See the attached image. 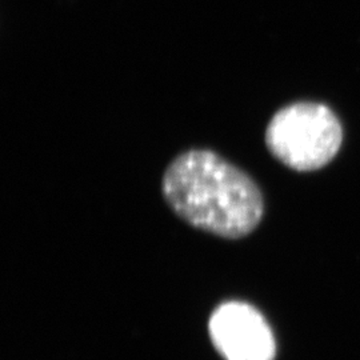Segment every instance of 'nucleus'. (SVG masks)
I'll use <instances>...</instances> for the list:
<instances>
[{
    "label": "nucleus",
    "instance_id": "obj_2",
    "mask_svg": "<svg viewBox=\"0 0 360 360\" xmlns=\"http://www.w3.org/2000/svg\"><path fill=\"white\" fill-rule=\"evenodd\" d=\"M342 126L324 104L300 102L279 110L266 129V144L279 162L296 171L326 166L340 148Z\"/></svg>",
    "mask_w": 360,
    "mask_h": 360
},
{
    "label": "nucleus",
    "instance_id": "obj_3",
    "mask_svg": "<svg viewBox=\"0 0 360 360\" xmlns=\"http://www.w3.org/2000/svg\"><path fill=\"white\" fill-rule=\"evenodd\" d=\"M214 347L226 360H274L276 343L270 326L255 307L227 302L215 309L208 322Z\"/></svg>",
    "mask_w": 360,
    "mask_h": 360
},
{
    "label": "nucleus",
    "instance_id": "obj_1",
    "mask_svg": "<svg viewBox=\"0 0 360 360\" xmlns=\"http://www.w3.org/2000/svg\"><path fill=\"white\" fill-rule=\"evenodd\" d=\"M162 190L168 206L184 221L227 239L254 231L264 211L257 183L208 150H191L174 159Z\"/></svg>",
    "mask_w": 360,
    "mask_h": 360
}]
</instances>
